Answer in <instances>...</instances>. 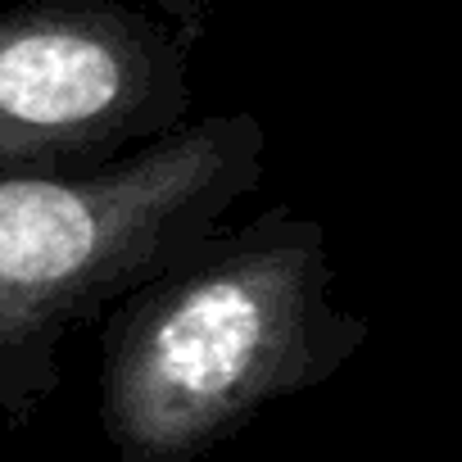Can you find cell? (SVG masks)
Wrapping results in <instances>:
<instances>
[{
	"mask_svg": "<svg viewBox=\"0 0 462 462\" xmlns=\"http://www.w3.org/2000/svg\"><path fill=\"white\" fill-rule=\"evenodd\" d=\"M327 226L263 208L123 295L105 322V417L141 462H172L254 403L336 372L367 322L331 300Z\"/></svg>",
	"mask_w": 462,
	"mask_h": 462,
	"instance_id": "obj_1",
	"label": "cell"
},
{
	"mask_svg": "<svg viewBox=\"0 0 462 462\" xmlns=\"http://www.w3.org/2000/svg\"><path fill=\"white\" fill-rule=\"evenodd\" d=\"M263 154L250 109H217L100 168L0 172V403L46 394L78 327L217 236Z\"/></svg>",
	"mask_w": 462,
	"mask_h": 462,
	"instance_id": "obj_2",
	"label": "cell"
},
{
	"mask_svg": "<svg viewBox=\"0 0 462 462\" xmlns=\"http://www.w3.org/2000/svg\"><path fill=\"white\" fill-rule=\"evenodd\" d=\"M190 37L127 0L0 14V172L100 168L195 109Z\"/></svg>",
	"mask_w": 462,
	"mask_h": 462,
	"instance_id": "obj_3",
	"label": "cell"
},
{
	"mask_svg": "<svg viewBox=\"0 0 462 462\" xmlns=\"http://www.w3.org/2000/svg\"><path fill=\"white\" fill-rule=\"evenodd\" d=\"M150 5H159V14H163L172 28H181L190 42H199V37L208 32L213 14H217L222 5H231V0H150Z\"/></svg>",
	"mask_w": 462,
	"mask_h": 462,
	"instance_id": "obj_4",
	"label": "cell"
}]
</instances>
